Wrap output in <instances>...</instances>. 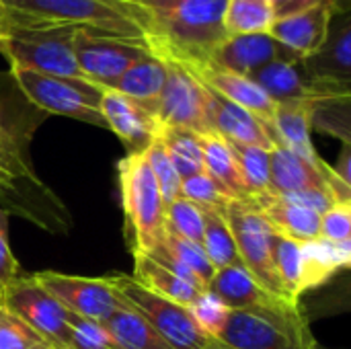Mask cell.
<instances>
[{
  "instance_id": "1",
  "label": "cell",
  "mask_w": 351,
  "mask_h": 349,
  "mask_svg": "<svg viewBox=\"0 0 351 349\" xmlns=\"http://www.w3.org/2000/svg\"><path fill=\"white\" fill-rule=\"evenodd\" d=\"M12 29L84 31L97 37L146 41L140 12L125 0H0Z\"/></svg>"
},
{
  "instance_id": "2",
  "label": "cell",
  "mask_w": 351,
  "mask_h": 349,
  "mask_svg": "<svg viewBox=\"0 0 351 349\" xmlns=\"http://www.w3.org/2000/svg\"><path fill=\"white\" fill-rule=\"evenodd\" d=\"M31 140L0 128V208L49 234H68L72 218L31 163Z\"/></svg>"
},
{
  "instance_id": "3",
  "label": "cell",
  "mask_w": 351,
  "mask_h": 349,
  "mask_svg": "<svg viewBox=\"0 0 351 349\" xmlns=\"http://www.w3.org/2000/svg\"><path fill=\"white\" fill-rule=\"evenodd\" d=\"M142 16L156 43L183 56H210L228 39L224 10L228 0H125Z\"/></svg>"
},
{
  "instance_id": "4",
  "label": "cell",
  "mask_w": 351,
  "mask_h": 349,
  "mask_svg": "<svg viewBox=\"0 0 351 349\" xmlns=\"http://www.w3.org/2000/svg\"><path fill=\"white\" fill-rule=\"evenodd\" d=\"M208 290L216 294L230 311L249 313L257 319L267 321L300 348L313 349L319 344L311 333L300 304L290 302L263 288L241 263L218 269L210 280Z\"/></svg>"
},
{
  "instance_id": "5",
  "label": "cell",
  "mask_w": 351,
  "mask_h": 349,
  "mask_svg": "<svg viewBox=\"0 0 351 349\" xmlns=\"http://www.w3.org/2000/svg\"><path fill=\"white\" fill-rule=\"evenodd\" d=\"M123 232L132 255L150 253L158 247L165 230V202L148 167L146 154H128L117 163Z\"/></svg>"
},
{
  "instance_id": "6",
  "label": "cell",
  "mask_w": 351,
  "mask_h": 349,
  "mask_svg": "<svg viewBox=\"0 0 351 349\" xmlns=\"http://www.w3.org/2000/svg\"><path fill=\"white\" fill-rule=\"evenodd\" d=\"M25 97L43 113L72 117L97 128H107L99 105L103 86L68 76H49L25 68H10Z\"/></svg>"
},
{
  "instance_id": "7",
  "label": "cell",
  "mask_w": 351,
  "mask_h": 349,
  "mask_svg": "<svg viewBox=\"0 0 351 349\" xmlns=\"http://www.w3.org/2000/svg\"><path fill=\"white\" fill-rule=\"evenodd\" d=\"M224 220L230 228V234L234 239L241 265L269 292L290 300L280 284L278 272H276V237L278 232L265 222V218L255 210V206L249 202V197H234L230 200L224 210ZM292 302V300H290ZM300 304V302H296Z\"/></svg>"
},
{
  "instance_id": "8",
  "label": "cell",
  "mask_w": 351,
  "mask_h": 349,
  "mask_svg": "<svg viewBox=\"0 0 351 349\" xmlns=\"http://www.w3.org/2000/svg\"><path fill=\"white\" fill-rule=\"evenodd\" d=\"M109 284L125 298L173 349H204L212 337H208L195 323L187 306H181L169 298L144 288L132 276H109Z\"/></svg>"
},
{
  "instance_id": "9",
  "label": "cell",
  "mask_w": 351,
  "mask_h": 349,
  "mask_svg": "<svg viewBox=\"0 0 351 349\" xmlns=\"http://www.w3.org/2000/svg\"><path fill=\"white\" fill-rule=\"evenodd\" d=\"M72 33L68 29H10L0 35V53L10 60V68L86 80L72 51Z\"/></svg>"
},
{
  "instance_id": "10",
  "label": "cell",
  "mask_w": 351,
  "mask_h": 349,
  "mask_svg": "<svg viewBox=\"0 0 351 349\" xmlns=\"http://www.w3.org/2000/svg\"><path fill=\"white\" fill-rule=\"evenodd\" d=\"M0 306L21 319L53 349H70L68 311L33 276H21L0 294Z\"/></svg>"
},
{
  "instance_id": "11",
  "label": "cell",
  "mask_w": 351,
  "mask_h": 349,
  "mask_svg": "<svg viewBox=\"0 0 351 349\" xmlns=\"http://www.w3.org/2000/svg\"><path fill=\"white\" fill-rule=\"evenodd\" d=\"M321 97L351 93V8H335L317 51L300 60Z\"/></svg>"
},
{
  "instance_id": "12",
  "label": "cell",
  "mask_w": 351,
  "mask_h": 349,
  "mask_svg": "<svg viewBox=\"0 0 351 349\" xmlns=\"http://www.w3.org/2000/svg\"><path fill=\"white\" fill-rule=\"evenodd\" d=\"M33 278L68 313L97 323L107 321L115 311L128 304L107 278H82L60 272H39L33 274Z\"/></svg>"
},
{
  "instance_id": "13",
  "label": "cell",
  "mask_w": 351,
  "mask_h": 349,
  "mask_svg": "<svg viewBox=\"0 0 351 349\" xmlns=\"http://www.w3.org/2000/svg\"><path fill=\"white\" fill-rule=\"evenodd\" d=\"M156 58L162 60L167 68L165 86L156 103L160 128H181L195 134L210 132L206 115V86L175 60L162 56Z\"/></svg>"
},
{
  "instance_id": "14",
  "label": "cell",
  "mask_w": 351,
  "mask_h": 349,
  "mask_svg": "<svg viewBox=\"0 0 351 349\" xmlns=\"http://www.w3.org/2000/svg\"><path fill=\"white\" fill-rule=\"evenodd\" d=\"M269 175L271 191L280 195L321 191L327 193L333 204L351 202L350 185H346L325 160L311 163L280 144L269 150Z\"/></svg>"
},
{
  "instance_id": "15",
  "label": "cell",
  "mask_w": 351,
  "mask_h": 349,
  "mask_svg": "<svg viewBox=\"0 0 351 349\" xmlns=\"http://www.w3.org/2000/svg\"><path fill=\"white\" fill-rule=\"evenodd\" d=\"M72 51L86 80L99 86H107L130 66L150 56L146 41L97 37L84 31L72 33Z\"/></svg>"
},
{
  "instance_id": "16",
  "label": "cell",
  "mask_w": 351,
  "mask_h": 349,
  "mask_svg": "<svg viewBox=\"0 0 351 349\" xmlns=\"http://www.w3.org/2000/svg\"><path fill=\"white\" fill-rule=\"evenodd\" d=\"M99 111L107 128L123 142L128 154L144 152L160 136L162 128L154 107L138 103L117 91L103 88Z\"/></svg>"
},
{
  "instance_id": "17",
  "label": "cell",
  "mask_w": 351,
  "mask_h": 349,
  "mask_svg": "<svg viewBox=\"0 0 351 349\" xmlns=\"http://www.w3.org/2000/svg\"><path fill=\"white\" fill-rule=\"evenodd\" d=\"M210 58L243 76H251L255 70L263 68L269 62H300L294 51L276 41L269 33H251V35H230L224 43H220Z\"/></svg>"
},
{
  "instance_id": "18",
  "label": "cell",
  "mask_w": 351,
  "mask_h": 349,
  "mask_svg": "<svg viewBox=\"0 0 351 349\" xmlns=\"http://www.w3.org/2000/svg\"><path fill=\"white\" fill-rule=\"evenodd\" d=\"M206 115L210 132L222 136L228 142L257 146L271 150L274 142L267 134V125L259 121L253 113L239 107L237 103L220 97L206 86Z\"/></svg>"
},
{
  "instance_id": "19",
  "label": "cell",
  "mask_w": 351,
  "mask_h": 349,
  "mask_svg": "<svg viewBox=\"0 0 351 349\" xmlns=\"http://www.w3.org/2000/svg\"><path fill=\"white\" fill-rule=\"evenodd\" d=\"M335 8L339 6L333 2H321L311 8L278 16L269 29V35L298 58H306L323 43Z\"/></svg>"
},
{
  "instance_id": "20",
  "label": "cell",
  "mask_w": 351,
  "mask_h": 349,
  "mask_svg": "<svg viewBox=\"0 0 351 349\" xmlns=\"http://www.w3.org/2000/svg\"><path fill=\"white\" fill-rule=\"evenodd\" d=\"M249 202L280 237L292 239L296 243H306L321 237V214L288 202L284 195L259 193L251 195Z\"/></svg>"
},
{
  "instance_id": "21",
  "label": "cell",
  "mask_w": 351,
  "mask_h": 349,
  "mask_svg": "<svg viewBox=\"0 0 351 349\" xmlns=\"http://www.w3.org/2000/svg\"><path fill=\"white\" fill-rule=\"evenodd\" d=\"M148 255L156 259L160 265H165L167 269H171L175 276H179L183 282L199 290H208V284L216 274V269L212 267L210 259L206 257L199 245L175 234L167 226L162 230L158 247Z\"/></svg>"
},
{
  "instance_id": "22",
  "label": "cell",
  "mask_w": 351,
  "mask_h": 349,
  "mask_svg": "<svg viewBox=\"0 0 351 349\" xmlns=\"http://www.w3.org/2000/svg\"><path fill=\"white\" fill-rule=\"evenodd\" d=\"M311 101L313 99H298V101H284L276 103V113L271 123L267 125V134L276 144L286 146L288 150L296 152L298 156L319 163L323 160L311 140Z\"/></svg>"
},
{
  "instance_id": "23",
  "label": "cell",
  "mask_w": 351,
  "mask_h": 349,
  "mask_svg": "<svg viewBox=\"0 0 351 349\" xmlns=\"http://www.w3.org/2000/svg\"><path fill=\"white\" fill-rule=\"evenodd\" d=\"M274 103L317 99L319 91L315 82L304 74L300 62H269L249 76Z\"/></svg>"
},
{
  "instance_id": "24",
  "label": "cell",
  "mask_w": 351,
  "mask_h": 349,
  "mask_svg": "<svg viewBox=\"0 0 351 349\" xmlns=\"http://www.w3.org/2000/svg\"><path fill=\"white\" fill-rule=\"evenodd\" d=\"M302 247V280L300 292L315 290L329 282L337 272L351 265V241L333 243L327 239H315L300 243Z\"/></svg>"
},
{
  "instance_id": "25",
  "label": "cell",
  "mask_w": 351,
  "mask_h": 349,
  "mask_svg": "<svg viewBox=\"0 0 351 349\" xmlns=\"http://www.w3.org/2000/svg\"><path fill=\"white\" fill-rule=\"evenodd\" d=\"M218 341L228 349H304L267 321L241 311H232Z\"/></svg>"
},
{
  "instance_id": "26",
  "label": "cell",
  "mask_w": 351,
  "mask_h": 349,
  "mask_svg": "<svg viewBox=\"0 0 351 349\" xmlns=\"http://www.w3.org/2000/svg\"><path fill=\"white\" fill-rule=\"evenodd\" d=\"M165 78H167L165 62L150 53L144 60L136 62L134 66H130L119 78H115L103 88L117 91L138 103L154 107L156 111V103L165 86Z\"/></svg>"
},
{
  "instance_id": "27",
  "label": "cell",
  "mask_w": 351,
  "mask_h": 349,
  "mask_svg": "<svg viewBox=\"0 0 351 349\" xmlns=\"http://www.w3.org/2000/svg\"><path fill=\"white\" fill-rule=\"evenodd\" d=\"M132 278L136 282H140L144 288L152 290L154 294L169 298L187 309L202 296V292H206V290H199V288L183 282L179 276H175L171 269H167L165 265H160L156 259H152L146 253L134 255V276Z\"/></svg>"
},
{
  "instance_id": "28",
  "label": "cell",
  "mask_w": 351,
  "mask_h": 349,
  "mask_svg": "<svg viewBox=\"0 0 351 349\" xmlns=\"http://www.w3.org/2000/svg\"><path fill=\"white\" fill-rule=\"evenodd\" d=\"M45 117L47 113L25 97L12 72H0V128L33 138Z\"/></svg>"
},
{
  "instance_id": "29",
  "label": "cell",
  "mask_w": 351,
  "mask_h": 349,
  "mask_svg": "<svg viewBox=\"0 0 351 349\" xmlns=\"http://www.w3.org/2000/svg\"><path fill=\"white\" fill-rule=\"evenodd\" d=\"M101 325L115 349H173L130 302Z\"/></svg>"
},
{
  "instance_id": "30",
  "label": "cell",
  "mask_w": 351,
  "mask_h": 349,
  "mask_svg": "<svg viewBox=\"0 0 351 349\" xmlns=\"http://www.w3.org/2000/svg\"><path fill=\"white\" fill-rule=\"evenodd\" d=\"M202 154H204V169L208 175H212L218 183H222L234 197H249L247 185L243 181V175L239 171L237 158L232 154V148L228 140L214 132L197 134Z\"/></svg>"
},
{
  "instance_id": "31",
  "label": "cell",
  "mask_w": 351,
  "mask_h": 349,
  "mask_svg": "<svg viewBox=\"0 0 351 349\" xmlns=\"http://www.w3.org/2000/svg\"><path fill=\"white\" fill-rule=\"evenodd\" d=\"M311 125L323 134L335 136L351 144V93L350 95H325L311 101Z\"/></svg>"
},
{
  "instance_id": "32",
  "label": "cell",
  "mask_w": 351,
  "mask_h": 349,
  "mask_svg": "<svg viewBox=\"0 0 351 349\" xmlns=\"http://www.w3.org/2000/svg\"><path fill=\"white\" fill-rule=\"evenodd\" d=\"M276 21L271 0H228L224 10V29L230 35L269 33Z\"/></svg>"
},
{
  "instance_id": "33",
  "label": "cell",
  "mask_w": 351,
  "mask_h": 349,
  "mask_svg": "<svg viewBox=\"0 0 351 349\" xmlns=\"http://www.w3.org/2000/svg\"><path fill=\"white\" fill-rule=\"evenodd\" d=\"M158 138L165 144L167 154L181 181L206 171L199 138L195 132L181 130V128H162Z\"/></svg>"
},
{
  "instance_id": "34",
  "label": "cell",
  "mask_w": 351,
  "mask_h": 349,
  "mask_svg": "<svg viewBox=\"0 0 351 349\" xmlns=\"http://www.w3.org/2000/svg\"><path fill=\"white\" fill-rule=\"evenodd\" d=\"M204 212V243L202 249L206 257L210 259L212 267L224 269L230 265H239V251L234 245V239L230 234V228L224 220V214L218 210H202Z\"/></svg>"
},
{
  "instance_id": "35",
  "label": "cell",
  "mask_w": 351,
  "mask_h": 349,
  "mask_svg": "<svg viewBox=\"0 0 351 349\" xmlns=\"http://www.w3.org/2000/svg\"><path fill=\"white\" fill-rule=\"evenodd\" d=\"M232 154L237 158L239 171L247 185L249 197L259 193H274L271 191V175H269V150L257 146H245L228 142Z\"/></svg>"
},
{
  "instance_id": "36",
  "label": "cell",
  "mask_w": 351,
  "mask_h": 349,
  "mask_svg": "<svg viewBox=\"0 0 351 349\" xmlns=\"http://www.w3.org/2000/svg\"><path fill=\"white\" fill-rule=\"evenodd\" d=\"M181 197L195 204L202 210H218V212H222L224 206L230 200H234V195L206 171L181 181Z\"/></svg>"
},
{
  "instance_id": "37",
  "label": "cell",
  "mask_w": 351,
  "mask_h": 349,
  "mask_svg": "<svg viewBox=\"0 0 351 349\" xmlns=\"http://www.w3.org/2000/svg\"><path fill=\"white\" fill-rule=\"evenodd\" d=\"M165 226L199 247L204 243V212L183 197L165 206Z\"/></svg>"
},
{
  "instance_id": "38",
  "label": "cell",
  "mask_w": 351,
  "mask_h": 349,
  "mask_svg": "<svg viewBox=\"0 0 351 349\" xmlns=\"http://www.w3.org/2000/svg\"><path fill=\"white\" fill-rule=\"evenodd\" d=\"M146 160H148V167L158 183V189H160V195H162V202L165 206H169L171 202H175L177 197H181V179L167 154V148L165 144L160 142V138H156L146 150Z\"/></svg>"
},
{
  "instance_id": "39",
  "label": "cell",
  "mask_w": 351,
  "mask_h": 349,
  "mask_svg": "<svg viewBox=\"0 0 351 349\" xmlns=\"http://www.w3.org/2000/svg\"><path fill=\"white\" fill-rule=\"evenodd\" d=\"M189 313L193 315L197 327L212 339H220L222 331L226 329V323L232 315V311L210 290L202 292V296L189 306Z\"/></svg>"
},
{
  "instance_id": "40",
  "label": "cell",
  "mask_w": 351,
  "mask_h": 349,
  "mask_svg": "<svg viewBox=\"0 0 351 349\" xmlns=\"http://www.w3.org/2000/svg\"><path fill=\"white\" fill-rule=\"evenodd\" d=\"M0 349H53L21 319L0 306Z\"/></svg>"
},
{
  "instance_id": "41",
  "label": "cell",
  "mask_w": 351,
  "mask_h": 349,
  "mask_svg": "<svg viewBox=\"0 0 351 349\" xmlns=\"http://www.w3.org/2000/svg\"><path fill=\"white\" fill-rule=\"evenodd\" d=\"M66 321L70 327V349H115L101 323L72 313L66 315Z\"/></svg>"
},
{
  "instance_id": "42",
  "label": "cell",
  "mask_w": 351,
  "mask_h": 349,
  "mask_svg": "<svg viewBox=\"0 0 351 349\" xmlns=\"http://www.w3.org/2000/svg\"><path fill=\"white\" fill-rule=\"evenodd\" d=\"M321 239L333 243L351 241V202H339L321 214Z\"/></svg>"
},
{
  "instance_id": "43",
  "label": "cell",
  "mask_w": 351,
  "mask_h": 349,
  "mask_svg": "<svg viewBox=\"0 0 351 349\" xmlns=\"http://www.w3.org/2000/svg\"><path fill=\"white\" fill-rule=\"evenodd\" d=\"M8 216L10 214L0 208V294L23 276L8 241Z\"/></svg>"
},
{
  "instance_id": "44",
  "label": "cell",
  "mask_w": 351,
  "mask_h": 349,
  "mask_svg": "<svg viewBox=\"0 0 351 349\" xmlns=\"http://www.w3.org/2000/svg\"><path fill=\"white\" fill-rule=\"evenodd\" d=\"M321 2H333L339 8H351V4L346 2V0H271V6H274V14L278 19V16H284V14L296 12V10H304V8L317 6Z\"/></svg>"
},
{
  "instance_id": "45",
  "label": "cell",
  "mask_w": 351,
  "mask_h": 349,
  "mask_svg": "<svg viewBox=\"0 0 351 349\" xmlns=\"http://www.w3.org/2000/svg\"><path fill=\"white\" fill-rule=\"evenodd\" d=\"M351 148L350 146H343V150H341V156H339V160L335 163V167H331L333 169V173L346 183V185H350L351 187Z\"/></svg>"
},
{
  "instance_id": "46",
  "label": "cell",
  "mask_w": 351,
  "mask_h": 349,
  "mask_svg": "<svg viewBox=\"0 0 351 349\" xmlns=\"http://www.w3.org/2000/svg\"><path fill=\"white\" fill-rule=\"evenodd\" d=\"M12 29V25H10V19H8V12H6V8H4V4L0 2V35H4V33H8Z\"/></svg>"
},
{
  "instance_id": "47",
  "label": "cell",
  "mask_w": 351,
  "mask_h": 349,
  "mask_svg": "<svg viewBox=\"0 0 351 349\" xmlns=\"http://www.w3.org/2000/svg\"><path fill=\"white\" fill-rule=\"evenodd\" d=\"M204 349H228V348H226V346H222L220 341H216V339H214V341H210V344H208V346H206Z\"/></svg>"
},
{
  "instance_id": "48",
  "label": "cell",
  "mask_w": 351,
  "mask_h": 349,
  "mask_svg": "<svg viewBox=\"0 0 351 349\" xmlns=\"http://www.w3.org/2000/svg\"><path fill=\"white\" fill-rule=\"evenodd\" d=\"M315 349H327V348H323V346H319V344H317V348Z\"/></svg>"
},
{
  "instance_id": "49",
  "label": "cell",
  "mask_w": 351,
  "mask_h": 349,
  "mask_svg": "<svg viewBox=\"0 0 351 349\" xmlns=\"http://www.w3.org/2000/svg\"><path fill=\"white\" fill-rule=\"evenodd\" d=\"M346 2H350V0H346Z\"/></svg>"
}]
</instances>
